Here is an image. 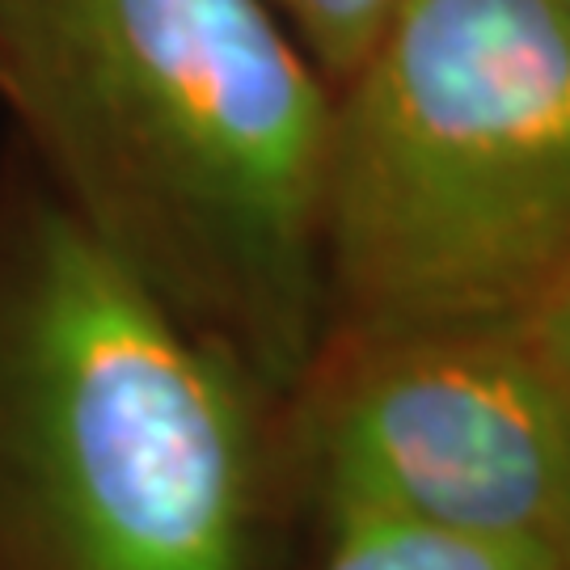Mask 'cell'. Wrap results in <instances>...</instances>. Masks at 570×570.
I'll list each match as a JSON object with an SVG mask.
<instances>
[{
  "instance_id": "obj_1",
  "label": "cell",
  "mask_w": 570,
  "mask_h": 570,
  "mask_svg": "<svg viewBox=\"0 0 570 570\" xmlns=\"http://www.w3.org/2000/svg\"><path fill=\"white\" fill-rule=\"evenodd\" d=\"M30 165L266 397L330 334L334 85L266 0H0Z\"/></svg>"
},
{
  "instance_id": "obj_2",
  "label": "cell",
  "mask_w": 570,
  "mask_h": 570,
  "mask_svg": "<svg viewBox=\"0 0 570 570\" xmlns=\"http://www.w3.org/2000/svg\"><path fill=\"white\" fill-rule=\"evenodd\" d=\"M258 397L35 165L0 183V570H254Z\"/></svg>"
},
{
  "instance_id": "obj_3",
  "label": "cell",
  "mask_w": 570,
  "mask_h": 570,
  "mask_svg": "<svg viewBox=\"0 0 570 570\" xmlns=\"http://www.w3.org/2000/svg\"><path fill=\"white\" fill-rule=\"evenodd\" d=\"M326 338L515 326L570 266V18L402 0L334 89Z\"/></svg>"
},
{
  "instance_id": "obj_4",
  "label": "cell",
  "mask_w": 570,
  "mask_h": 570,
  "mask_svg": "<svg viewBox=\"0 0 570 570\" xmlns=\"http://www.w3.org/2000/svg\"><path fill=\"white\" fill-rule=\"evenodd\" d=\"M296 444L330 524L553 550L570 508V389L515 326L326 338Z\"/></svg>"
},
{
  "instance_id": "obj_5",
  "label": "cell",
  "mask_w": 570,
  "mask_h": 570,
  "mask_svg": "<svg viewBox=\"0 0 570 570\" xmlns=\"http://www.w3.org/2000/svg\"><path fill=\"white\" fill-rule=\"evenodd\" d=\"M322 570H562L541 546H499L402 524H330Z\"/></svg>"
},
{
  "instance_id": "obj_6",
  "label": "cell",
  "mask_w": 570,
  "mask_h": 570,
  "mask_svg": "<svg viewBox=\"0 0 570 570\" xmlns=\"http://www.w3.org/2000/svg\"><path fill=\"white\" fill-rule=\"evenodd\" d=\"M334 89L360 68L402 0H266Z\"/></svg>"
},
{
  "instance_id": "obj_7",
  "label": "cell",
  "mask_w": 570,
  "mask_h": 570,
  "mask_svg": "<svg viewBox=\"0 0 570 570\" xmlns=\"http://www.w3.org/2000/svg\"><path fill=\"white\" fill-rule=\"evenodd\" d=\"M524 343L546 360L553 376L570 389V266L553 279V287L515 322Z\"/></svg>"
},
{
  "instance_id": "obj_8",
  "label": "cell",
  "mask_w": 570,
  "mask_h": 570,
  "mask_svg": "<svg viewBox=\"0 0 570 570\" xmlns=\"http://www.w3.org/2000/svg\"><path fill=\"white\" fill-rule=\"evenodd\" d=\"M553 553H558L562 570H570V508H567V520H562V532H558V546H553Z\"/></svg>"
},
{
  "instance_id": "obj_9",
  "label": "cell",
  "mask_w": 570,
  "mask_h": 570,
  "mask_svg": "<svg viewBox=\"0 0 570 570\" xmlns=\"http://www.w3.org/2000/svg\"><path fill=\"white\" fill-rule=\"evenodd\" d=\"M558 4H562V9H567V18H570V0H558Z\"/></svg>"
}]
</instances>
